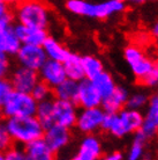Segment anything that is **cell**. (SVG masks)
Wrapping results in <instances>:
<instances>
[{
    "mask_svg": "<svg viewBox=\"0 0 158 160\" xmlns=\"http://www.w3.org/2000/svg\"><path fill=\"white\" fill-rule=\"evenodd\" d=\"M103 101V96L100 95L98 89L94 85L92 80L84 78L80 81L79 96H77V106L81 108H92L100 107Z\"/></svg>",
    "mask_w": 158,
    "mask_h": 160,
    "instance_id": "obj_12",
    "label": "cell"
},
{
    "mask_svg": "<svg viewBox=\"0 0 158 160\" xmlns=\"http://www.w3.org/2000/svg\"><path fill=\"white\" fill-rule=\"evenodd\" d=\"M17 23L46 29L50 23V7L44 0H20L13 8Z\"/></svg>",
    "mask_w": 158,
    "mask_h": 160,
    "instance_id": "obj_2",
    "label": "cell"
},
{
    "mask_svg": "<svg viewBox=\"0 0 158 160\" xmlns=\"http://www.w3.org/2000/svg\"><path fill=\"white\" fill-rule=\"evenodd\" d=\"M37 101L31 93L20 92L14 89L11 96L2 104V110L6 118L13 116H34L36 115Z\"/></svg>",
    "mask_w": 158,
    "mask_h": 160,
    "instance_id": "obj_4",
    "label": "cell"
},
{
    "mask_svg": "<svg viewBox=\"0 0 158 160\" xmlns=\"http://www.w3.org/2000/svg\"><path fill=\"white\" fill-rule=\"evenodd\" d=\"M151 34H152L155 37H157L158 38V22L152 27V29H151Z\"/></svg>",
    "mask_w": 158,
    "mask_h": 160,
    "instance_id": "obj_39",
    "label": "cell"
},
{
    "mask_svg": "<svg viewBox=\"0 0 158 160\" xmlns=\"http://www.w3.org/2000/svg\"><path fill=\"white\" fill-rule=\"evenodd\" d=\"M140 130L148 138H152L158 135V93L149 99L143 125Z\"/></svg>",
    "mask_w": 158,
    "mask_h": 160,
    "instance_id": "obj_15",
    "label": "cell"
},
{
    "mask_svg": "<svg viewBox=\"0 0 158 160\" xmlns=\"http://www.w3.org/2000/svg\"><path fill=\"white\" fill-rule=\"evenodd\" d=\"M105 116V112L102 107H92V108H82V110L77 114L76 128L80 131L90 135L102 129V122Z\"/></svg>",
    "mask_w": 158,
    "mask_h": 160,
    "instance_id": "obj_7",
    "label": "cell"
},
{
    "mask_svg": "<svg viewBox=\"0 0 158 160\" xmlns=\"http://www.w3.org/2000/svg\"><path fill=\"white\" fill-rule=\"evenodd\" d=\"M38 74H40V79L52 88H55L63 80L67 79L66 70L63 62L49 59V58L38 71Z\"/></svg>",
    "mask_w": 158,
    "mask_h": 160,
    "instance_id": "obj_9",
    "label": "cell"
},
{
    "mask_svg": "<svg viewBox=\"0 0 158 160\" xmlns=\"http://www.w3.org/2000/svg\"><path fill=\"white\" fill-rule=\"evenodd\" d=\"M138 82L142 86H146V87H156V86H158V60L155 62L150 72L148 73L146 77H143L142 79L138 80Z\"/></svg>",
    "mask_w": 158,
    "mask_h": 160,
    "instance_id": "obj_31",
    "label": "cell"
},
{
    "mask_svg": "<svg viewBox=\"0 0 158 160\" xmlns=\"http://www.w3.org/2000/svg\"><path fill=\"white\" fill-rule=\"evenodd\" d=\"M125 1H127L128 4H131V5H134V6H138V5L144 4L146 0H125Z\"/></svg>",
    "mask_w": 158,
    "mask_h": 160,
    "instance_id": "obj_38",
    "label": "cell"
},
{
    "mask_svg": "<svg viewBox=\"0 0 158 160\" xmlns=\"http://www.w3.org/2000/svg\"><path fill=\"white\" fill-rule=\"evenodd\" d=\"M27 154L24 148H21L16 145H12L11 148L5 151V160H26Z\"/></svg>",
    "mask_w": 158,
    "mask_h": 160,
    "instance_id": "obj_33",
    "label": "cell"
},
{
    "mask_svg": "<svg viewBox=\"0 0 158 160\" xmlns=\"http://www.w3.org/2000/svg\"><path fill=\"white\" fill-rule=\"evenodd\" d=\"M123 56L127 64L129 65L133 74L137 80L146 77L150 72V70L155 64L154 60L146 57L137 45H128L123 51Z\"/></svg>",
    "mask_w": 158,
    "mask_h": 160,
    "instance_id": "obj_5",
    "label": "cell"
},
{
    "mask_svg": "<svg viewBox=\"0 0 158 160\" xmlns=\"http://www.w3.org/2000/svg\"><path fill=\"white\" fill-rule=\"evenodd\" d=\"M148 102H149V99H148V96L146 94H143V93H135V94H133V95L128 98L126 103V108L140 110L143 107H146Z\"/></svg>",
    "mask_w": 158,
    "mask_h": 160,
    "instance_id": "obj_29",
    "label": "cell"
},
{
    "mask_svg": "<svg viewBox=\"0 0 158 160\" xmlns=\"http://www.w3.org/2000/svg\"><path fill=\"white\" fill-rule=\"evenodd\" d=\"M79 85L80 81H75L67 78L63 80L60 85L53 88V98L60 100L71 101L77 104V96H79Z\"/></svg>",
    "mask_w": 158,
    "mask_h": 160,
    "instance_id": "obj_19",
    "label": "cell"
},
{
    "mask_svg": "<svg viewBox=\"0 0 158 160\" xmlns=\"http://www.w3.org/2000/svg\"><path fill=\"white\" fill-rule=\"evenodd\" d=\"M63 66L66 70L67 78L75 81H81L86 78V73L83 70L82 57L75 53H71L67 59L63 62Z\"/></svg>",
    "mask_w": 158,
    "mask_h": 160,
    "instance_id": "obj_23",
    "label": "cell"
},
{
    "mask_svg": "<svg viewBox=\"0 0 158 160\" xmlns=\"http://www.w3.org/2000/svg\"><path fill=\"white\" fill-rule=\"evenodd\" d=\"M21 45H22V42L15 32L14 24L4 29H0V50L5 51L9 56L11 55L16 56Z\"/></svg>",
    "mask_w": 158,
    "mask_h": 160,
    "instance_id": "obj_18",
    "label": "cell"
},
{
    "mask_svg": "<svg viewBox=\"0 0 158 160\" xmlns=\"http://www.w3.org/2000/svg\"><path fill=\"white\" fill-rule=\"evenodd\" d=\"M14 29L22 44L43 45L45 40L49 37L48 30L43 28L29 27V26H24L16 22V24H14Z\"/></svg>",
    "mask_w": 158,
    "mask_h": 160,
    "instance_id": "obj_13",
    "label": "cell"
},
{
    "mask_svg": "<svg viewBox=\"0 0 158 160\" xmlns=\"http://www.w3.org/2000/svg\"><path fill=\"white\" fill-rule=\"evenodd\" d=\"M126 5L125 1H119V0H106L103 2L96 4V19L104 20L110 16L121 13L125 11Z\"/></svg>",
    "mask_w": 158,
    "mask_h": 160,
    "instance_id": "obj_22",
    "label": "cell"
},
{
    "mask_svg": "<svg viewBox=\"0 0 158 160\" xmlns=\"http://www.w3.org/2000/svg\"><path fill=\"white\" fill-rule=\"evenodd\" d=\"M119 1H125V0H119Z\"/></svg>",
    "mask_w": 158,
    "mask_h": 160,
    "instance_id": "obj_44",
    "label": "cell"
},
{
    "mask_svg": "<svg viewBox=\"0 0 158 160\" xmlns=\"http://www.w3.org/2000/svg\"><path fill=\"white\" fill-rule=\"evenodd\" d=\"M16 57L19 64L35 71H40L44 63L48 60L43 45L35 44H22L20 50L16 53Z\"/></svg>",
    "mask_w": 158,
    "mask_h": 160,
    "instance_id": "obj_6",
    "label": "cell"
},
{
    "mask_svg": "<svg viewBox=\"0 0 158 160\" xmlns=\"http://www.w3.org/2000/svg\"><path fill=\"white\" fill-rule=\"evenodd\" d=\"M5 122L14 142L17 144L26 145L32 140L42 138L45 132V128L35 115L8 117Z\"/></svg>",
    "mask_w": 158,
    "mask_h": 160,
    "instance_id": "obj_3",
    "label": "cell"
},
{
    "mask_svg": "<svg viewBox=\"0 0 158 160\" xmlns=\"http://www.w3.org/2000/svg\"><path fill=\"white\" fill-rule=\"evenodd\" d=\"M102 144L97 137L89 135L81 142L79 150L74 156L75 160H97L102 158Z\"/></svg>",
    "mask_w": 158,
    "mask_h": 160,
    "instance_id": "obj_14",
    "label": "cell"
},
{
    "mask_svg": "<svg viewBox=\"0 0 158 160\" xmlns=\"http://www.w3.org/2000/svg\"><path fill=\"white\" fill-rule=\"evenodd\" d=\"M77 104L71 101L54 99V123L72 129L76 125L77 121Z\"/></svg>",
    "mask_w": 158,
    "mask_h": 160,
    "instance_id": "obj_10",
    "label": "cell"
},
{
    "mask_svg": "<svg viewBox=\"0 0 158 160\" xmlns=\"http://www.w3.org/2000/svg\"><path fill=\"white\" fill-rule=\"evenodd\" d=\"M13 91H14V87H13L11 80L8 78H0V104L1 106L11 96Z\"/></svg>",
    "mask_w": 158,
    "mask_h": 160,
    "instance_id": "obj_32",
    "label": "cell"
},
{
    "mask_svg": "<svg viewBox=\"0 0 158 160\" xmlns=\"http://www.w3.org/2000/svg\"><path fill=\"white\" fill-rule=\"evenodd\" d=\"M82 64L84 73H86V78L90 80H92L95 77L98 76L99 73H102L104 71L103 63L95 56L82 57Z\"/></svg>",
    "mask_w": 158,
    "mask_h": 160,
    "instance_id": "obj_27",
    "label": "cell"
},
{
    "mask_svg": "<svg viewBox=\"0 0 158 160\" xmlns=\"http://www.w3.org/2000/svg\"><path fill=\"white\" fill-rule=\"evenodd\" d=\"M31 95L35 98V100L37 102H40V101L48 100V99H51L53 98V88L50 87L48 84H45L44 81L40 80L36 86L34 87V89L31 91Z\"/></svg>",
    "mask_w": 158,
    "mask_h": 160,
    "instance_id": "obj_28",
    "label": "cell"
},
{
    "mask_svg": "<svg viewBox=\"0 0 158 160\" xmlns=\"http://www.w3.org/2000/svg\"><path fill=\"white\" fill-rule=\"evenodd\" d=\"M71 129L65 128L59 124H52L51 127L45 129L43 138L48 143L52 151L57 154L63 148H65L68 145L71 140Z\"/></svg>",
    "mask_w": 158,
    "mask_h": 160,
    "instance_id": "obj_11",
    "label": "cell"
},
{
    "mask_svg": "<svg viewBox=\"0 0 158 160\" xmlns=\"http://www.w3.org/2000/svg\"><path fill=\"white\" fill-rule=\"evenodd\" d=\"M144 115L140 110L123 109L119 112H105L102 122V129L110 132L117 138L126 136L128 133H135L142 128Z\"/></svg>",
    "mask_w": 158,
    "mask_h": 160,
    "instance_id": "obj_1",
    "label": "cell"
},
{
    "mask_svg": "<svg viewBox=\"0 0 158 160\" xmlns=\"http://www.w3.org/2000/svg\"><path fill=\"white\" fill-rule=\"evenodd\" d=\"M8 79L11 80L14 89L26 93H31L36 84L40 80L38 71L31 70L22 65L16 66L14 71L11 72V76Z\"/></svg>",
    "mask_w": 158,
    "mask_h": 160,
    "instance_id": "obj_8",
    "label": "cell"
},
{
    "mask_svg": "<svg viewBox=\"0 0 158 160\" xmlns=\"http://www.w3.org/2000/svg\"><path fill=\"white\" fill-rule=\"evenodd\" d=\"M14 21H15V16H14V13L12 11L11 13H8L5 16L0 18V29H4L6 27H9V26L14 24Z\"/></svg>",
    "mask_w": 158,
    "mask_h": 160,
    "instance_id": "obj_35",
    "label": "cell"
},
{
    "mask_svg": "<svg viewBox=\"0 0 158 160\" xmlns=\"http://www.w3.org/2000/svg\"><path fill=\"white\" fill-rule=\"evenodd\" d=\"M128 92L123 87L117 86L115 89L110 95L104 98L102 101V108L105 112H119L126 107L127 100H128Z\"/></svg>",
    "mask_w": 158,
    "mask_h": 160,
    "instance_id": "obj_17",
    "label": "cell"
},
{
    "mask_svg": "<svg viewBox=\"0 0 158 160\" xmlns=\"http://www.w3.org/2000/svg\"><path fill=\"white\" fill-rule=\"evenodd\" d=\"M13 143H14V139L6 125V122L0 121V151L5 152L12 146Z\"/></svg>",
    "mask_w": 158,
    "mask_h": 160,
    "instance_id": "obj_30",
    "label": "cell"
},
{
    "mask_svg": "<svg viewBox=\"0 0 158 160\" xmlns=\"http://www.w3.org/2000/svg\"><path fill=\"white\" fill-rule=\"evenodd\" d=\"M105 159L106 160H121L123 159V156L121 152H118V151H115V152H112L110 154H107L105 157Z\"/></svg>",
    "mask_w": 158,
    "mask_h": 160,
    "instance_id": "obj_37",
    "label": "cell"
},
{
    "mask_svg": "<svg viewBox=\"0 0 158 160\" xmlns=\"http://www.w3.org/2000/svg\"><path fill=\"white\" fill-rule=\"evenodd\" d=\"M24 151L28 160H52L55 153L52 151L43 137L24 145Z\"/></svg>",
    "mask_w": 158,
    "mask_h": 160,
    "instance_id": "obj_16",
    "label": "cell"
},
{
    "mask_svg": "<svg viewBox=\"0 0 158 160\" xmlns=\"http://www.w3.org/2000/svg\"><path fill=\"white\" fill-rule=\"evenodd\" d=\"M13 11V8H11V5L5 4V2H1L0 1V18L5 16L6 14L11 13Z\"/></svg>",
    "mask_w": 158,
    "mask_h": 160,
    "instance_id": "obj_36",
    "label": "cell"
},
{
    "mask_svg": "<svg viewBox=\"0 0 158 160\" xmlns=\"http://www.w3.org/2000/svg\"><path fill=\"white\" fill-rule=\"evenodd\" d=\"M35 116L45 129L54 124V98L38 102Z\"/></svg>",
    "mask_w": 158,
    "mask_h": 160,
    "instance_id": "obj_21",
    "label": "cell"
},
{
    "mask_svg": "<svg viewBox=\"0 0 158 160\" xmlns=\"http://www.w3.org/2000/svg\"><path fill=\"white\" fill-rule=\"evenodd\" d=\"M66 8L73 14L96 19V4L86 0H67Z\"/></svg>",
    "mask_w": 158,
    "mask_h": 160,
    "instance_id": "obj_24",
    "label": "cell"
},
{
    "mask_svg": "<svg viewBox=\"0 0 158 160\" xmlns=\"http://www.w3.org/2000/svg\"><path fill=\"white\" fill-rule=\"evenodd\" d=\"M43 48L46 52V56L49 59L58 60V62H65L67 59L71 52L66 47H63L58 40L49 36L43 44Z\"/></svg>",
    "mask_w": 158,
    "mask_h": 160,
    "instance_id": "obj_20",
    "label": "cell"
},
{
    "mask_svg": "<svg viewBox=\"0 0 158 160\" xmlns=\"http://www.w3.org/2000/svg\"><path fill=\"white\" fill-rule=\"evenodd\" d=\"M2 117H5L4 110H2V106L0 104V121H2Z\"/></svg>",
    "mask_w": 158,
    "mask_h": 160,
    "instance_id": "obj_41",
    "label": "cell"
},
{
    "mask_svg": "<svg viewBox=\"0 0 158 160\" xmlns=\"http://www.w3.org/2000/svg\"><path fill=\"white\" fill-rule=\"evenodd\" d=\"M0 1H1V2H5V4L11 5V6H12V5H16L17 2H19V1H20V0H0Z\"/></svg>",
    "mask_w": 158,
    "mask_h": 160,
    "instance_id": "obj_40",
    "label": "cell"
},
{
    "mask_svg": "<svg viewBox=\"0 0 158 160\" xmlns=\"http://www.w3.org/2000/svg\"><path fill=\"white\" fill-rule=\"evenodd\" d=\"M149 1H156V0H149Z\"/></svg>",
    "mask_w": 158,
    "mask_h": 160,
    "instance_id": "obj_43",
    "label": "cell"
},
{
    "mask_svg": "<svg viewBox=\"0 0 158 160\" xmlns=\"http://www.w3.org/2000/svg\"><path fill=\"white\" fill-rule=\"evenodd\" d=\"M0 160H5V152L0 151Z\"/></svg>",
    "mask_w": 158,
    "mask_h": 160,
    "instance_id": "obj_42",
    "label": "cell"
},
{
    "mask_svg": "<svg viewBox=\"0 0 158 160\" xmlns=\"http://www.w3.org/2000/svg\"><path fill=\"white\" fill-rule=\"evenodd\" d=\"M92 82L96 86V88L98 89V92L100 93V95L103 96V99L110 95L117 87L112 76L109 72H105V71H103L97 77H95L92 79Z\"/></svg>",
    "mask_w": 158,
    "mask_h": 160,
    "instance_id": "obj_25",
    "label": "cell"
},
{
    "mask_svg": "<svg viewBox=\"0 0 158 160\" xmlns=\"http://www.w3.org/2000/svg\"><path fill=\"white\" fill-rule=\"evenodd\" d=\"M148 139H149V138H148L141 130H138V131L135 132V137H134V139H133L131 148H129V151H128L127 159H129V160L141 159L143 157V153H144V145H146Z\"/></svg>",
    "mask_w": 158,
    "mask_h": 160,
    "instance_id": "obj_26",
    "label": "cell"
},
{
    "mask_svg": "<svg viewBox=\"0 0 158 160\" xmlns=\"http://www.w3.org/2000/svg\"><path fill=\"white\" fill-rule=\"evenodd\" d=\"M9 55L5 51L0 50V78H7L9 74V68H11V63H9Z\"/></svg>",
    "mask_w": 158,
    "mask_h": 160,
    "instance_id": "obj_34",
    "label": "cell"
}]
</instances>
